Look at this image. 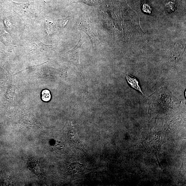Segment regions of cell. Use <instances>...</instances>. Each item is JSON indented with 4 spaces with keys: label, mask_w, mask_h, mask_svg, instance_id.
Segmentation results:
<instances>
[{
    "label": "cell",
    "mask_w": 186,
    "mask_h": 186,
    "mask_svg": "<svg viewBox=\"0 0 186 186\" xmlns=\"http://www.w3.org/2000/svg\"><path fill=\"white\" fill-rule=\"evenodd\" d=\"M78 27L88 36L93 47H95L99 39L91 19L87 17L82 18L78 22Z\"/></svg>",
    "instance_id": "6da1fadb"
},
{
    "label": "cell",
    "mask_w": 186,
    "mask_h": 186,
    "mask_svg": "<svg viewBox=\"0 0 186 186\" xmlns=\"http://www.w3.org/2000/svg\"><path fill=\"white\" fill-rule=\"evenodd\" d=\"M83 43L81 39V35L80 39L77 45L73 49L67 53V59L72 63L75 65L77 67L80 66L79 52Z\"/></svg>",
    "instance_id": "7a4b0ae2"
},
{
    "label": "cell",
    "mask_w": 186,
    "mask_h": 186,
    "mask_svg": "<svg viewBox=\"0 0 186 186\" xmlns=\"http://www.w3.org/2000/svg\"><path fill=\"white\" fill-rule=\"evenodd\" d=\"M93 169L87 168L85 165L79 163L71 164L70 166V172L74 176H80L91 172Z\"/></svg>",
    "instance_id": "3957f363"
},
{
    "label": "cell",
    "mask_w": 186,
    "mask_h": 186,
    "mask_svg": "<svg viewBox=\"0 0 186 186\" xmlns=\"http://www.w3.org/2000/svg\"><path fill=\"white\" fill-rule=\"evenodd\" d=\"M69 133L70 138L73 142L74 145L76 146L77 148L83 151V153H85V148H84L83 143L79 138L74 128H71L70 130Z\"/></svg>",
    "instance_id": "277c9868"
},
{
    "label": "cell",
    "mask_w": 186,
    "mask_h": 186,
    "mask_svg": "<svg viewBox=\"0 0 186 186\" xmlns=\"http://www.w3.org/2000/svg\"><path fill=\"white\" fill-rule=\"evenodd\" d=\"M126 79L128 83L130 84L132 88L136 89L141 93L143 95L144 94L142 92L140 87L139 86V82L135 77L131 75L126 74Z\"/></svg>",
    "instance_id": "5b68a950"
},
{
    "label": "cell",
    "mask_w": 186,
    "mask_h": 186,
    "mask_svg": "<svg viewBox=\"0 0 186 186\" xmlns=\"http://www.w3.org/2000/svg\"><path fill=\"white\" fill-rule=\"evenodd\" d=\"M100 0H77L75 2H83L90 6H95L100 3Z\"/></svg>",
    "instance_id": "8992f818"
},
{
    "label": "cell",
    "mask_w": 186,
    "mask_h": 186,
    "mask_svg": "<svg viewBox=\"0 0 186 186\" xmlns=\"http://www.w3.org/2000/svg\"><path fill=\"white\" fill-rule=\"evenodd\" d=\"M51 98L50 92L48 90H44L42 92V100L44 101H49Z\"/></svg>",
    "instance_id": "52a82bcc"
},
{
    "label": "cell",
    "mask_w": 186,
    "mask_h": 186,
    "mask_svg": "<svg viewBox=\"0 0 186 186\" xmlns=\"http://www.w3.org/2000/svg\"><path fill=\"white\" fill-rule=\"evenodd\" d=\"M69 20V17L64 19H58L56 21L57 25L60 27H64L67 25Z\"/></svg>",
    "instance_id": "ba28073f"
},
{
    "label": "cell",
    "mask_w": 186,
    "mask_h": 186,
    "mask_svg": "<svg viewBox=\"0 0 186 186\" xmlns=\"http://www.w3.org/2000/svg\"><path fill=\"white\" fill-rule=\"evenodd\" d=\"M166 9L169 13H172L174 11L175 8V4L172 2H169L166 5Z\"/></svg>",
    "instance_id": "9c48e42d"
},
{
    "label": "cell",
    "mask_w": 186,
    "mask_h": 186,
    "mask_svg": "<svg viewBox=\"0 0 186 186\" xmlns=\"http://www.w3.org/2000/svg\"><path fill=\"white\" fill-rule=\"evenodd\" d=\"M54 29V24L52 23H48L46 24V30L48 34H51L52 33Z\"/></svg>",
    "instance_id": "30bf717a"
},
{
    "label": "cell",
    "mask_w": 186,
    "mask_h": 186,
    "mask_svg": "<svg viewBox=\"0 0 186 186\" xmlns=\"http://www.w3.org/2000/svg\"><path fill=\"white\" fill-rule=\"evenodd\" d=\"M143 11L146 12L147 13H150L151 11V8L150 6L148 5L147 4H144L143 6Z\"/></svg>",
    "instance_id": "8fae6325"
}]
</instances>
